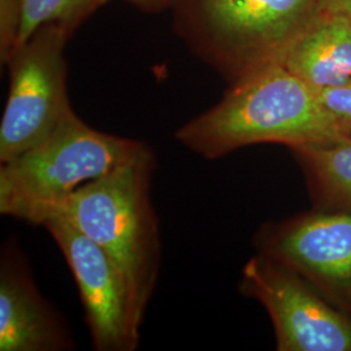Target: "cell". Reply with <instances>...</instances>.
<instances>
[{"instance_id": "1", "label": "cell", "mask_w": 351, "mask_h": 351, "mask_svg": "<svg viewBox=\"0 0 351 351\" xmlns=\"http://www.w3.org/2000/svg\"><path fill=\"white\" fill-rule=\"evenodd\" d=\"M176 141L208 160L259 143L290 150L351 141V132L326 111L317 93L275 64L230 84L211 108L180 126Z\"/></svg>"}, {"instance_id": "2", "label": "cell", "mask_w": 351, "mask_h": 351, "mask_svg": "<svg viewBox=\"0 0 351 351\" xmlns=\"http://www.w3.org/2000/svg\"><path fill=\"white\" fill-rule=\"evenodd\" d=\"M155 165L154 151L146 146L128 163L78 189L58 215L112 259L125 278L141 328L162 263L159 223L151 198Z\"/></svg>"}, {"instance_id": "3", "label": "cell", "mask_w": 351, "mask_h": 351, "mask_svg": "<svg viewBox=\"0 0 351 351\" xmlns=\"http://www.w3.org/2000/svg\"><path fill=\"white\" fill-rule=\"evenodd\" d=\"M169 10L176 34L229 85L284 63L320 12L317 0H171Z\"/></svg>"}, {"instance_id": "4", "label": "cell", "mask_w": 351, "mask_h": 351, "mask_svg": "<svg viewBox=\"0 0 351 351\" xmlns=\"http://www.w3.org/2000/svg\"><path fill=\"white\" fill-rule=\"evenodd\" d=\"M147 145L88 125L72 110L46 138L0 168V213L43 226L88 182L128 163Z\"/></svg>"}, {"instance_id": "5", "label": "cell", "mask_w": 351, "mask_h": 351, "mask_svg": "<svg viewBox=\"0 0 351 351\" xmlns=\"http://www.w3.org/2000/svg\"><path fill=\"white\" fill-rule=\"evenodd\" d=\"M69 38L59 25L40 26L5 62L10 90L0 123V164L46 138L73 110L64 56Z\"/></svg>"}, {"instance_id": "6", "label": "cell", "mask_w": 351, "mask_h": 351, "mask_svg": "<svg viewBox=\"0 0 351 351\" xmlns=\"http://www.w3.org/2000/svg\"><path fill=\"white\" fill-rule=\"evenodd\" d=\"M243 295L263 304L278 351H351V317L301 275L258 254L242 269Z\"/></svg>"}, {"instance_id": "7", "label": "cell", "mask_w": 351, "mask_h": 351, "mask_svg": "<svg viewBox=\"0 0 351 351\" xmlns=\"http://www.w3.org/2000/svg\"><path fill=\"white\" fill-rule=\"evenodd\" d=\"M43 228L62 251L75 277L94 349L136 350L141 326L125 278L108 254L63 216L47 220Z\"/></svg>"}, {"instance_id": "8", "label": "cell", "mask_w": 351, "mask_h": 351, "mask_svg": "<svg viewBox=\"0 0 351 351\" xmlns=\"http://www.w3.org/2000/svg\"><path fill=\"white\" fill-rule=\"evenodd\" d=\"M256 245L351 317V213L320 210L267 224Z\"/></svg>"}, {"instance_id": "9", "label": "cell", "mask_w": 351, "mask_h": 351, "mask_svg": "<svg viewBox=\"0 0 351 351\" xmlns=\"http://www.w3.org/2000/svg\"><path fill=\"white\" fill-rule=\"evenodd\" d=\"M75 341L60 315L39 291L14 242L0 262V351H66Z\"/></svg>"}, {"instance_id": "10", "label": "cell", "mask_w": 351, "mask_h": 351, "mask_svg": "<svg viewBox=\"0 0 351 351\" xmlns=\"http://www.w3.org/2000/svg\"><path fill=\"white\" fill-rule=\"evenodd\" d=\"M282 65L316 93L351 82V26L337 14L319 12Z\"/></svg>"}, {"instance_id": "11", "label": "cell", "mask_w": 351, "mask_h": 351, "mask_svg": "<svg viewBox=\"0 0 351 351\" xmlns=\"http://www.w3.org/2000/svg\"><path fill=\"white\" fill-rule=\"evenodd\" d=\"M322 210L351 213V141L291 150Z\"/></svg>"}, {"instance_id": "12", "label": "cell", "mask_w": 351, "mask_h": 351, "mask_svg": "<svg viewBox=\"0 0 351 351\" xmlns=\"http://www.w3.org/2000/svg\"><path fill=\"white\" fill-rule=\"evenodd\" d=\"M110 0H24L20 46L40 26L55 24L72 37L91 14Z\"/></svg>"}, {"instance_id": "13", "label": "cell", "mask_w": 351, "mask_h": 351, "mask_svg": "<svg viewBox=\"0 0 351 351\" xmlns=\"http://www.w3.org/2000/svg\"><path fill=\"white\" fill-rule=\"evenodd\" d=\"M23 16L24 0H0V59L3 64L20 47Z\"/></svg>"}, {"instance_id": "14", "label": "cell", "mask_w": 351, "mask_h": 351, "mask_svg": "<svg viewBox=\"0 0 351 351\" xmlns=\"http://www.w3.org/2000/svg\"><path fill=\"white\" fill-rule=\"evenodd\" d=\"M317 97L326 111L351 132V82L322 90L317 93Z\"/></svg>"}, {"instance_id": "15", "label": "cell", "mask_w": 351, "mask_h": 351, "mask_svg": "<svg viewBox=\"0 0 351 351\" xmlns=\"http://www.w3.org/2000/svg\"><path fill=\"white\" fill-rule=\"evenodd\" d=\"M320 12L343 17L351 26V0H317Z\"/></svg>"}, {"instance_id": "16", "label": "cell", "mask_w": 351, "mask_h": 351, "mask_svg": "<svg viewBox=\"0 0 351 351\" xmlns=\"http://www.w3.org/2000/svg\"><path fill=\"white\" fill-rule=\"evenodd\" d=\"M139 11L147 13L163 12L169 8L171 0H126Z\"/></svg>"}]
</instances>
